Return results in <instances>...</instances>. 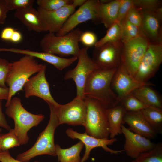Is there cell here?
Returning <instances> with one entry per match:
<instances>
[{
  "label": "cell",
  "mask_w": 162,
  "mask_h": 162,
  "mask_svg": "<svg viewBox=\"0 0 162 162\" xmlns=\"http://www.w3.org/2000/svg\"><path fill=\"white\" fill-rule=\"evenodd\" d=\"M117 68L98 69L93 71L86 81L84 89V97L97 100L106 109L118 104L117 96L111 87L112 80Z\"/></svg>",
  "instance_id": "obj_1"
},
{
  "label": "cell",
  "mask_w": 162,
  "mask_h": 162,
  "mask_svg": "<svg viewBox=\"0 0 162 162\" xmlns=\"http://www.w3.org/2000/svg\"><path fill=\"white\" fill-rule=\"evenodd\" d=\"M44 66V64L39 63L34 57L27 55L10 62L5 80L9 91L5 107L9 104L13 96L18 92L23 90L25 84L30 76L38 72Z\"/></svg>",
  "instance_id": "obj_2"
},
{
  "label": "cell",
  "mask_w": 162,
  "mask_h": 162,
  "mask_svg": "<svg viewBox=\"0 0 162 162\" xmlns=\"http://www.w3.org/2000/svg\"><path fill=\"white\" fill-rule=\"evenodd\" d=\"M82 32L79 28L60 36L49 32L41 40L40 47L43 52L56 54L60 57L71 55L77 57L80 50L79 42Z\"/></svg>",
  "instance_id": "obj_3"
},
{
  "label": "cell",
  "mask_w": 162,
  "mask_h": 162,
  "mask_svg": "<svg viewBox=\"0 0 162 162\" xmlns=\"http://www.w3.org/2000/svg\"><path fill=\"white\" fill-rule=\"evenodd\" d=\"M6 107V114L14 121V129L20 144H27L29 139L28 131L40 124L44 120V116L32 114L27 111L23 107L20 99L16 97L12 98Z\"/></svg>",
  "instance_id": "obj_4"
},
{
  "label": "cell",
  "mask_w": 162,
  "mask_h": 162,
  "mask_svg": "<svg viewBox=\"0 0 162 162\" xmlns=\"http://www.w3.org/2000/svg\"><path fill=\"white\" fill-rule=\"evenodd\" d=\"M50 110L49 122L44 130L39 134L34 145L27 151L19 154L16 159L29 162L33 158L40 155L56 156L54 136L55 130L59 125L58 118L54 106L48 103Z\"/></svg>",
  "instance_id": "obj_5"
},
{
  "label": "cell",
  "mask_w": 162,
  "mask_h": 162,
  "mask_svg": "<svg viewBox=\"0 0 162 162\" xmlns=\"http://www.w3.org/2000/svg\"><path fill=\"white\" fill-rule=\"evenodd\" d=\"M84 99L87 113L84 127L88 134L99 139H109L110 136L106 109L97 100L88 97Z\"/></svg>",
  "instance_id": "obj_6"
},
{
  "label": "cell",
  "mask_w": 162,
  "mask_h": 162,
  "mask_svg": "<svg viewBox=\"0 0 162 162\" xmlns=\"http://www.w3.org/2000/svg\"><path fill=\"white\" fill-rule=\"evenodd\" d=\"M149 42L142 34L122 43L121 63L134 77L147 50Z\"/></svg>",
  "instance_id": "obj_7"
},
{
  "label": "cell",
  "mask_w": 162,
  "mask_h": 162,
  "mask_svg": "<svg viewBox=\"0 0 162 162\" xmlns=\"http://www.w3.org/2000/svg\"><path fill=\"white\" fill-rule=\"evenodd\" d=\"M88 48L86 47L80 49L76 65L74 69L68 70L64 77V80L72 79L74 81L76 89V96L83 98L84 97L85 85L88 77L93 71L99 69L88 55Z\"/></svg>",
  "instance_id": "obj_8"
},
{
  "label": "cell",
  "mask_w": 162,
  "mask_h": 162,
  "mask_svg": "<svg viewBox=\"0 0 162 162\" xmlns=\"http://www.w3.org/2000/svg\"><path fill=\"white\" fill-rule=\"evenodd\" d=\"M162 62V43L150 42L134 78L140 81L148 82L155 74Z\"/></svg>",
  "instance_id": "obj_9"
},
{
  "label": "cell",
  "mask_w": 162,
  "mask_h": 162,
  "mask_svg": "<svg viewBox=\"0 0 162 162\" xmlns=\"http://www.w3.org/2000/svg\"><path fill=\"white\" fill-rule=\"evenodd\" d=\"M55 108L59 125L66 124L85 125L87 106L84 98L76 96L70 102L64 104H59Z\"/></svg>",
  "instance_id": "obj_10"
},
{
  "label": "cell",
  "mask_w": 162,
  "mask_h": 162,
  "mask_svg": "<svg viewBox=\"0 0 162 162\" xmlns=\"http://www.w3.org/2000/svg\"><path fill=\"white\" fill-rule=\"evenodd\" d=\"M122 42H108L95 47L92 57L99 69L110 70L117 68L121 63Z\"/></svg>",
  "instance_id": "obj_11"
},
{
  "label": "cell",
  "mask_w": 162,
  "mask_h": 162,
  "mask_svg": "<svg viewBox=\"0 0 162 162\" xmlns=\"http://www.w3.org/2000/svg\"><path fill=\"white\" fill-rule=\"evenodd\" d=\"M154 86L148 82H141L136 79L121 63L113 77L112 88L116 94L119 104L122 100L136 89L143 86Z\"/></svg>",
  "instance_id": "obj_12"
},
{
  "label": "cell",
  "mask_w": 162,
  "mask_h": 162,
  "mask_svg": "<svg viewBox=\"0 0 162 162\" xmlns=\"http://www.w3.org/2000/svg\"><path fill=\"white\" fill-rule=\"evenodd\" d=\"M46 65L44 64L41 70L25 83L23 86L25 97L28 98L37 96L56 107L59 104L55 100L51 94L49 85L46 77Z\"/></svg>",
  "instance_id": "obj_13"
},
{
  "label": "cell",
  "mask_w": 162,
  "mask_h": 162,
  "mask_svg": "<svg viewBox=\"0 0 162 162\" xmlns=\"http://www.w3.org/2000/svg\"><path fill=\"white\" fill-rule=\"evenodd\" d=\"M77 5L72 1L71 4L54 10H46L38 8L39 18L47 32L57 33L62 28L68 17L75 11Z\"/></svg>",
  "instance_id": "obj_14"
},
{
  "label": "cell",
  "mask_w": 162,
  "mask_h": 162,
  "mask_svg": "<svg viewBox=\"0 0 162 162\" xmlns=\"http://www.w3.org/2000/svg\"><path fill=\"white\" fill-rule=\"evenodd\" d=\"M96 0H88L68 19L61 29L56 35H64L76 28L79 24L89 20L100 22L96 7Z\"/></svg>",
  "instance_id": "obj_15"
},
{
  "label": "cell",
  "mask_w": 162,
  "mask_h": 162,
  "mask_svg": "<svg viewBox=\"0 0 162 162\" xmlns=\"http://www.w3.org/2000/svg\"><path fill=\"white\" fill-rule=\"evenodd\" d=\"M67 135L72 139H78L83 143L85 146V151L80 162H85L89 158L91 150L96 147H101L105 151L111 154H118L124 151L122 150H115L109 148L108 146L112 144L117 140L116 138L99 139L88 134L85 132L82 133L77 132L71 128L66 130Z\"/></svg>",
  "instance_id": "obj_16"
},
{
  "label": "cell",
  "mask_w": 162,
  "mask_h": 162,
  "mask_svg": "<svg viewBox=\"0 0 162 162\" xmlns=\"http://www.w3.org/2000/svg\"><path fill=\"white\" fill-rule=\"evenodd\" d=\"M121 129L122 134L125 139L124 151L133 159L141 154L152 150L157 145L150 139L130 131L123 124L121 126Z\"/></svg>",
  "instance_id": "obj_17"
},
{
  "label": "cell",
  "mask_w": 162,
  "mask_h": 162,
  "mask_svg": "<svg viewBox=\"0 0 162 162\" xmlns=\"http://www.w3.org/2000/svg\"><path fill=\"white\" fill-rule=\"evenodd\" d=\"M142 16L141 29L150 42L162 43V19L154 11L140 10Z\"/></svg>",
  "instance_id": "obj_18"
},
{
  "label": "cell",
  "mask_w": 162,
  "mask_h": 162,
  "mask_svg": "<svg viewBox=\"0 0 162 162\" xmlns=\"http://www.w3.org/2000/svg\"><path fill=\"white\" fill-rule=\"evenodd\" d=\"M3 51L30 56L47 62L60 70L68 67L77 59V57H76L66 58L43 52H38L14 48H0V52Z\"/></svg>",
  "instance_id": "obj_19"
},
{
  "label": "cell",
  "mask_w": 162,
  "mask_h": 162,
  "mask_svg": "<svg viewBox=\"0 0 162 162\" xmlns=\"http://www.w3.org/2000/svg\"><path fill=\"white\" fill-rule=\"evenodd\" d=\"M123 123L128 125L130 131L150 140L155 138L158 134L148 123L141 111H126Z\"/></svg>",
  "instance_id": "obj_20"
},
{
  "label": "cell",
  "mask_w": 162,
  "mask_h": 162,
  "mask_svg": "<svg viewBox=\"0 0 162 162\" xmlns=\"http://www.w3.org/2000/svg\"><path fill=\"white\" fill-rule=\"evenodd\" d=\"M14 16L25 25L30 31H33L38 33L47 32L39 18L37 10L33 7L16 10Z\"/></svg>",
  "instance_id": "obj_21"
},
{
  "label": "cell",
  "mask_w": 162,
  "mask_h": 162,
  "mask_svg": "<svg viewBox=\"0 0 162 162\" xmlns=\"http://www.w3.org/2000/svg\"><path fill=\"white\" fill-rule=\"evenodd\" d=\"M120 0L102 3L96 0V7L100 22L108 28L116 22Z\"/></svg>",
  "instance_id": "obj_22"
},
{
  "label": "cell",
  "mask_w": 162,
  "mask_h": 162,
  "mask_svg": "<svg viewBox=\"0 0 162 162\" xmlns=\"http://www.w3.org/2000/svg\"><path fill=\"white\" fill-rule=\"evenodd\" d=\"M126 111L120 104L106 109L110 138L122 134L121 126Z\"/></svg>",
  "instance_id": "obj_23"
},
{
  "label": "cell",
  "mask_w": 162,
  "mask_h": 162,
  "mask_svg": "<svg viewBox=\"0 0 162 162\" xmlns=\"http://www.w3.org/2000/svg\"><path fill=\"white\" fill-rule=\"evenodd\" d=\"M136 98L146 104L162 109V101L158 94L150 86L140 87L132 92Z\"/></svg>",
  "instance_id": "obj_24"
},
{
  "label": "cell",
  "mask_w": 162,
  "mask_h": 162,
  "mask_svg": "<svg viewBox=\"0 0 162 162\" xmlns=\"http://www.w3.org/2000/svg\"><path fill=\"white\" fill-rule=\"evenodd\" d=\"M80 141L70 148L63 149L58 144H55L56 156L59 162H80V154L84 146Z\"/></svg>",
  "instance_id": "obj_25"
},
{
  "label": "cell",
  "mask_w": 162,
  "mask_h": 162,
  "mask_svg": "<svg viewBox=\"0 0 162 162\" xmlns=\"http://www.w3.org/2000/svg\"><path fill=\"white\" fill-rule=\"evenodd\" d=\"M149 124L158 134L162 133V109L148 107L140 111Z\"/></svg>",
  "instance_id": "obj_26"
},
{
  "label": "cell",
  "mask_w": 162,
  "mask_h": 162,
  "mask_svg": "<svg viewBox=\"0 0 162 162\" xmlns=\"http://www.w3.org/2000/svg\"><path fill=\"white\" fill-rule=\"evenodd\" d=\"M121 31V41L122 43L143 34L140 28L131 23L125 17L119 23Z\"/></svg>",
  "instance_id": "obj_27"
},
{
  "label": "cell",
  "mask_w": 162,
  "mask_h": 162,
  "mask_svg": "<svg viewBox=\"0 0 162 162\" xmlns=\"http://www.w3.org/2000/svg\"><path fill=\"white\" fill-rule=\"evenodd\" d=\"M108 29L105 35L97 41L94 45L95 47H99L108 42L122 41L121 28L119 23L116 22Z\"/></svg>",
  "instance_id": "obj_28"
},
{
  "label": "cell",
  "mask_w": 162,
  "mask_h": 162,
  "mask_svg": "<svg viewBox=\"0 0 162 162\" xmlns=\"http://www.w3.org/2000/svg\"><path fill=\"white\" fill-rule=\"evenodd\" d=\"M131 162H162V144H157L152 150L141 154Z\"/></svg>",
  "instance_id": "obj_29"
},
{
  "label": "cell",
  "mask_w": 162,
  "mask_h": 162,
  "mask_svg": "<svg viewBox=\"0 0 162 162\" xmlns=\"http://www.w3.org/2000/svg\"><path fill=\"white\" fill-rule=\"evenodd\" d=\"M119 103L128 112L139 111L148 107H152L143 103L134 96L132 92L124 98Z\"/></svg>",
  "instance_id": "obj_30"
},
{
  "label": "cell",
  "mask_w": 162,
  "mask_h": 162,
  "mask_svg": "<svg viewBox=\"0 0 162 162\" xmlns=\"http://www.w3.org/2000/svg\"><path fill=\"white\" fill-rule=\"evenodd\" d=\"M0 143L1 151H3L21 145L14 129H11L8 133L0 134Z\"/></svg>",
  "instance_id": "obj_31"
},
{
  "label": "cell",
  "mask_w": 162,
  "mask_h": 162,
  "mask_svg": "<svg viewBox=\"0 0 162 162\" xmlns=\"http://www.w3.org/2000/svg\"><path fill=\"white\" fill-rule=\"evenodd\" d=\"M72 0H37L36 2L38 8L46 10H54L69 4Z\"/></svg>",
  "instance_id": "obj_32"
},
{
  "label": "cell",
  "mask_w": 162,
  "mask_h": 162,
  "mask_svg": "<svg viewBox=\"0 0 162 162\" xmlns=\"http://www.w3.org/2000/svg\"><path fill=\"white\" fill-rule=\"evenodd\" d=\"M134 6L140 10L154 11L162 7L160 0H132Z\"/></svg>",
  "instance_id": "obj_33"
},
{
  "label": "cell",
  "mask_w": 162,
  "mask_h": 162,
  "mask_svg": "<svg viewBox=\"0 0 162 162\" xmlns=\"http://www.w3.org/2000/svg\"><path fill=\"white\" fill-rule=\"evenodd\" d=\"M7 7L9 10L33 7L34 0H5Z\"/></svg>",
  "instance_id": "obj_34"
},
{
  "label": "cell",
  "mask_w": 162,
  "mask_h": 162,
  "mask_svg": "<svg viewBox=\"0 0 162 162\" xmlns=\"http://www.w3.org/2000/svg\"><path fill=\"white\" fill-rule=\"evenodd\" d=\"M125 17L131 23L141 29L142 16L140 10L133 6L128 12Z\"/></svg>",
  "instance_id": "obj_35"
},
{
  "label": "cell",
  "mask_w": 162,
  "mask_h": 162,
  "mask_svg": "<svg viewBox=\"0 0 162 162\" xmlns=\"http://www.w3.org/2000/svg\"><path fill=\"white\" fill-rule=\"evenodd\" d=\"M133 6L132 0H120L116 22L119 23L124 19L129 10Z\"/></svg>",
  "instance_id": "obj_36"
},
{
  "label": "cell",
  "mask_w": 162,
  "mask_h": 162,
  "mask_svg": "<svg viewBox=\"0 0 162 162\" xmlns=\"http://www.w3.org/2000/svg\"><path fill=\"white\" fill-rule=\"evenodd\" d=\"M10 62L4 58H0V87L6 88L5 80L8 72Z\"/></svg>",
  "instance_id": "obj_37"
},
{
  "label": "cell",
  "mask_w": 162,
  "mask_h": 162,
  "mask_svg": "<svg viewBox=\"0 0 162 162\" xmlns=\"http://www.w3.org/2000/svg\"><path fill=\"white\" fill-rule=\"evenodd\" d=\"M97 37L93 32L90 31L82 32L81 35L80 41L86 47H89L95 45L97 42Z\"/></svg>",
  "instance_id": "obj_38"
},
{
  "label": "cell",
  "mask_w": 162,
  "mask_h": 162,
  "mask_svg": "<svg viewBox=\"0 0 162 162\" xmlns=\"http://www.w3.org/2000/svg\"><path fill=\"white\" fill-rule=\"evenodd\" d=\"M9 11L5 0H0V24H4Z\"/></svg>",
  "instance_id": "obj_39"
},
{
  "label": "cell",
  "mask_w": 162,
  "mask_h": 162,
  "mask_svg": "<svg viewBox=\"0 0 162 162\" xmlns=\"http://www.w3.org/2000/svg\"><path fill=\"white\" fill-rule=\"evenodd\" d=\"M0 161L1 162H24L15 159L10 155L8 150L0 152ZM34 162H39L35 161Z\"/></svg>",
  "instance_id": "obj_40"
},
{
  "label": "cell",
  "mask_w": 162,
  "mask_h": 162,
  "mask_svg": "<svg viewBox=\"0 0 162 162\" xmlns=\"http://www.w3.org/2000/svg\"><path fill=\"white\" fill-rule=\"evenodd\" d=\"M15 30L12 27H7L4 28L1 34V37L4 40L10 41Z\"/></svg>",
  "instance_id": "obj_41"
},
{
  "label": "cell",
  "mask_w": 162,
  "mask_h": 162,
  "mask_svg": "<svg viewBox=\"0 0 162 162\" xmlns=\"http://www.w3.org/2000/svg\"><path fill=\"white\" fill-rule=\"evenodd\" d=\"M0 127H2L8 130H10L11 128L8 124L5 118L2 109V102L0 101Z\"/></svg>",
  "instance_id": "obj_42"
},
{
  "label": "cell",
  "mask_w": 162,
  "mask_h": 162,
  "mask_svg": "<svg viewBox=\"0 0 162 162\" xmlns=\"http://www.w3.org/2000/svg\"><path fill=\"white\" fill-rule=\"evenodd\" d=\"M9 88L8 87L2 88L0 87V101L3 100H7L9 95Z\"/></svg>",
  "instance_id": "obj_43"
},
{
  "label": "cell",
  "mask_w": 162,
  "mask_h": 162,
  "mask_svg": "<svg viewBox=\"0 0 162 162\" xmlns=\"http://www.w3.org/2000/svg\"><path fill=\"white\" fill-rule=\"evenodd\" d=\"M22 39V36L21 33L15 30L10 41L14 43H17L21 41Z\"/></svg>",
  "instance_id": "obj_44"
},
{
  "label": "cell",
  "mask_w": 162,
  "mask_h": 162,
  "mask_svg": "<svg viewBox=\"0 0 162 162\" xmlns=\"http://www.w3.org/2000/svg\"><path fill=\"white\" fill-rule=\"evenodd\" d=\"M1 151V145H0V152Z\"/></svg>",
  "instance_id": "obj_45"
},
{
  "label": "cell",
  "mask_w": 162,
  "mask_h": 162,
  "mask_svg": "<svg viewBox=\"0 0 162 162\" xmlns=\"http://www.w3.org/2000/svg\"><path fill=\"white\" fill-rule=\"evenodd\" d=\"M2 131V129H1L0 128V133Z\"/></svg>",
  "instance_id": "obj_46"
}]
</instances>
